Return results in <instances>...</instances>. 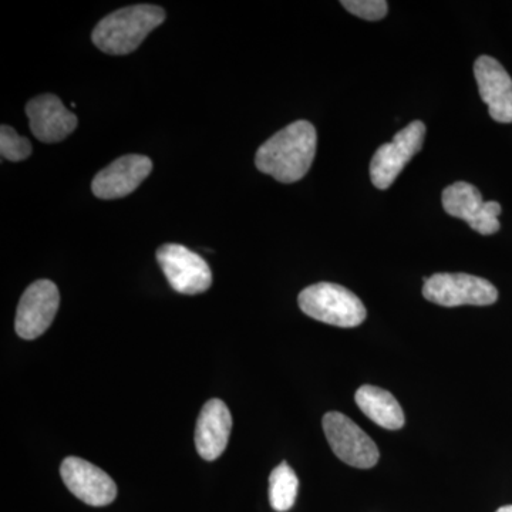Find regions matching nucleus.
Masks as SVG:
<instances>
[{"label":"nucleus","mask_w":512,"mask_h":512,"mask_svg":"<svg viewBox=\"0 0 512 512\" xmlns=\"http://www.w3.org/2000/svg\"><path fill=\"white\" fill-rule=\"evenodd\" d=\"M343 6L352 15L365 20H382L387 15L386 0H342Z\"/></svg>","instance_id":"18"},{"label":"nucleus","mask_w":512,"mask_h":512,"mask_svg":"<svg viewBox=\"0 0 512 512\" xmlns=\"http://www.w3.org/2000/svg\"><path fill=\"white\" fill-rule=\"evenodd\" d=\"M316 141L318 136L313 124L306 120L295 121L258 148L256 168L279 183H296L308 174L315 160Z\"/></svg>","instance_id":"1"},{"label":"nucleus","mask_w":512,"mask_h":512,"mask_svg":"<svg viewBox=\"0 0 512 512\" xmlns=\"http://www.w3.org/2000/svg\"><path fill=\"white\" fill-rule=\"evenodd\" d=\"M497 512H512V505H505V507H501Z\"/></svg>","instance_id":"19"},{"label":"nucleus","mask_w":512,"mask_h":512,"mask_svg":"<svg viewBox=\"0 0 512 512\" xmlns=\"http://www.w3.org/2000/svg\"><path fill=\"white\" fill-rule=\"evenodd\" d=\"M59 289L52 281L40 279L29 286L16 311L15 330L20 338L33 340L49 329L59 311Z\"/></svg>","instance_id":"9"},{"label":"nucleus","mask_w":512,"mask_h":512,"mask_svg":"<svg viewBox=\"0 0 512 512\" xmlns=\"http://www.w3.org/2000/svg\"><path fill=\"white\" fill-rule=\"evenodd\" d=\"M423 296L446 308L488 306L497 302V288L490 281L468 274H436L424 278Z\"/></svg>","instance_id":"4"},{"label":"nucleus","mask_w":512,"mask_h":512,"mask_svg":"<svg viewBox=\"0 0 512 512\" xmlns=\"http://www.w3.org/2000/svg\"><path fill=\"white\" fill-rule=\"evenodd\" d=\"M355 400L365 416L383 429L400 430L406 423L402 406L387 390L366 384L357 390Z\"/></svg>","instance_id":"15"},{"label":"nucleus","mask_w":512,"mask_h":512,"mask_svg":"<svg viewBox=\"0 0 512 512\" xmlns=\"http://www.w3.org/2000/svg\"><path fill=\"white\" fill-rule=\"evenodd\" d=\"M153 171V161L146 156L128 154L117 158L94 177L93 194L100 200H117L127 197L137 190L140 184Z\"/></svg>","instance_id":"11"},{"label":"nucleus","mask_w":512,"mask_h":512,"mask_svg":"<svg viewBox=\"0 0 512 512\" xmlns=\"http://www.w3.org/2000/svg\"><path fill=\"white\" fill-rule=\"evenodd\" d=\"M299 480L286 463L275 468L269 477V501L275 511L291 510L298 495Z\"/></svg>","instance_id":"16"},{"label":"nucleus","mask_w":512,"mask_h":512,"mask_svg":"<svg viewBox=\"0 0 512 512\" xmlns=\"http://www.w3.org/2000/svg\"><path fill=\"white\" fill-rule=\"evenodd\" d=\"M474 76L491 119L497 123H512V79L503 64L494 57L480 56L474 63Z\"/></svg>","instance_id":"12"},{"label":"nucleus","mask_w":512,"mask_h":512,"mask_svg":"<svg viewBox=\"0 0 512 512\" xmlns=\"http://www.w3.org/2000/svg\"><path fill=\"white\" fill-rule=\"evenodd\" d=\"M157 261L168 284L183 295H198L211 288L212 272L202 256L180 244L158 248Z\"/></svg>","instance_id":"7"},{"label":"nucleus","mask_w":512,"mask_h":512,"mask_svg":"<svg viewBox=\"0 0 512 512\" xmlns=\"http://www.w3.org/2000/svg\"><path fill=\"white\" fill-rule=\"evenodd\" d=\"M232 430V416L227 404L212 399L202 407L195 429V447L204 460L214 461L224 453Z\"/></svg>","instance_id":"14"},{"label":"nucleus","mask_w":512,"mask_h":512,"mask_svg":"<svg viewBox=\"0 0 512 512\" xmlns=\"http://www.w3.org/2000/svg\"><path fill=\"white\" fill-rule=\"evenodd\" d=\"M164 20V10L156 5L127 6L97 23L92 35L94 46L107 55H128Z\"/></svg>","instance_id":"2"},{"label":"nucleus","mask_w":512,"mask_h":512,"mask_svg":"<svg viewBox=\"0 0 512 512\" xmlns=\"http://www.w3.org/2000/svg\"><path fill=\"white\" fill-rule=\"evenodd\" d=\"M298 303L309 318L338 328H356L365 322L367 316L365 305L355 293L330 282H320L303 289Z\"/></svg>","instance_id":"3"},{"label":"nucleus","mask_w":512,"mask_h":512,"mask_svg":"<svg viewBox=\"0 0 512 512\" xmlns=\"http://www.w3.org/2000/svg\"><path fill=\"white\" fill-rule=\"evenodd\" d=\"M441 201L448 215L466 221L478 234L493 235L500 231L501 205L497 201L485 202L474 185L464 181L448 185Z\"/></svg>","instance_id":"8"},{"label":"nucleus","mask_w":512,"mask_h":512,"mask_svg":"<svg viewBox=\"0 0 512 512\" xmlns=\"http://www.w3.org/2000/svg\"><path fill=\"white\" fill-rule=\"evenodd\" d=\"M30 130L42 143H59L76 130L77 117L55 94H42L26 106Z\"/></svg>","instance_id":"13"},{"label":"nucleus","mask_w":512,"mask_h":512,"mask_svg":"<svg viewBox=\"0 0 512 512\" xmlns=\"http://www.w3.org/2000/svg\"><path fill=\"white\" fill-rule=\"evenodd\" d=\"M323 431L335 456L356 468H372L380 453L375 441L345 414L330 412L323 417Z\"/></svg>","instance_id":"5"},{"label":"nucleus","mask_w":512,"mask_h":512,"mask_svg":"<svg viewBox=\"0 0 512 512\" xmlns=\"http://www.w3.org/2000/svg\"><path fill=\"white\" fill-rule=\"evenodd\" d=\"M426 137V124L416 120L383 144L370 161V180L379 190H387L402 173L407 163L421 150Z\"/></svg>","instance_id":"6"},{"label":"nucleus","mask_w":512,"mask_h":512,"mask_svg":"<svg viewBox=\"0 0 512 512\" xmlns=\"http://www.w3.org/2000/svg\"><path fill=\"white\" fill-rule=\"evenodd\" d=\"M60 476L70 493L92 507H104L116 500L117 485L109 474L89 461L67 457L60 467Z\"/></svg>","instance_id":"10"},{"label":"nucleus","mask_w":512,"mask_h":512,"mask_svg":"<svg viewBox=\"0 0 512 512\" xmlns=\"http://www.w3.org/2000/svg\"><path fill=\"white\" fill-rule=\"evenodd\" d=\"M0 154L5 160L18 163L30 157L32 144L28 138L19 136L15 128L3 124L0 128Z\"/></svg>","instance_id":"17"}]
</instances>
